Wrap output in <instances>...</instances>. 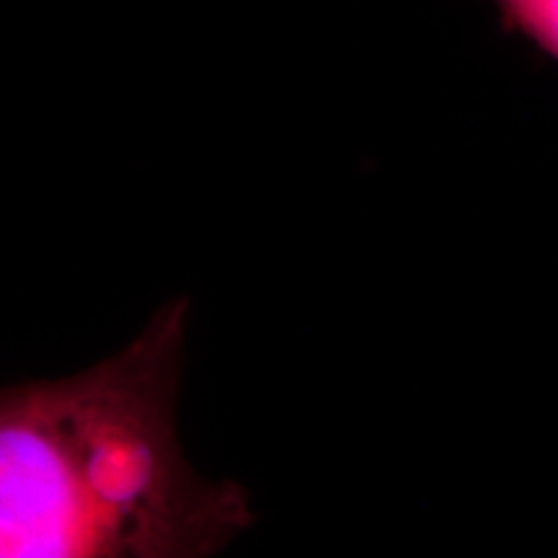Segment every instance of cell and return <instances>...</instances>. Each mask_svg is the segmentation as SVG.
Returning <instances> with one entry per match:
<instances>
[{
	"label": "cell",
	"instance_id": "1",
	"mask_svg": "<svg viewBox=\"0 0 558 558\" xmlns=\"http://www.w3.org/2000/svg\"><path fill=\"white\" fill-rule=\"evenodd\" d=\"M186 313L163 305L78 375L0 386V558H202L254 522L241 486L181 452Z\"/></svg>",
	"mask_w": 558,
	"mask_h": 558
},
{
	"label": "cell",
	"instance_id": "2",
	"mask_svg": "<svg viewBox=\"0 0 558 558\" xmlns=\"http://www.w3.org/2000/svg\"><path fill=\"white\" fill-rule=\"evenodd\" d=\"M509 32L558 60V0H488Z\"/></svg>",
	"mask_w": 558,
	"mask_h": 558
}]
</instances>
